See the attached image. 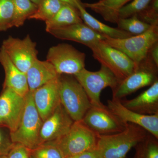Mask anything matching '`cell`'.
Masks as SVG:
<instances>
[{
    "instance_id": "ffe728a7",
    "label": "cell",
    "mask_w": 158,
    "mask_h": 158,
    "mask_svg": "<svg viewBox=\"0 0 158 158\" xmlns=\"http://www.w3.org/2000/svg\"><path fill=\"white\" fill-rule=\"evenodd\" d=\"M81 2L78 4V9L83 22L95 32L105 37L114 39H122L133 36L132 34L118 28L112 27L96 19L89 14Z\"/></svg>"
},
{
    "instance_id": "d6986e66",
    "label": "cell",
    "mask_w": 158,
    "mask_h": 158,
    "mask_svg": "<svg viewBox=\"0 0 158 158\" xmlns=\"http://www.w3.org/2000/svg\"><path fill=\"white\" fill-rule=\"evenodd\" d=\"M29 91L33 92L37 88L56 78L58 74L50 62L37 59L26 73Z\"/></svg>"
},
{
    "instance_id": "e0dca14e",
    "label": "cell",
    "mask_w": 158,
    "mask_h": 158,
    "mask_svg": "<svg viewBox=\"0 0 158 158\" xmlns=\"http://www.w3.org/2000/svg\"><path fill=\"white\" fill-rule=\"evenodd\" d=\"M0 63L2 65L6 75L4 88H10L25 97L29 92L27 76L13 64L2 48H0Z\"/></svg>"
},
{
    "instance_id": "d590c367",
    "label": "cell",
    "mask_w": 158,
    "mask_h": 158,
    "mask_svg": "<svg viewBox=\"0 0 158 158\" xmlns=\"http://www.w3.org/2000/svg\"><path fill=\"white\" fill-rule=\"evenodd\" d=\"M33 2L35 3V4L37 5L38 6V4L40 2V0H31Z\"/></svg>"
},
{
    "instance_id": "cb8c5ba5",
    "label": "cell",
    "mask_w": 158,
    "mask_h": 158,
    "mask_svg": "<svg viewBox=\"0 0 158 158\" xmlns=\"http://www.w3.org/2000/svg\"><path fill=\"white\" fill-rule=\"evenodd\" d=\"M65 4L60 0H40L36 11L29 18L46 22L53 17Z\"/></svg>"
},
{
    "instance_id": "7402d4cb",
    "label": "cell",
    "mask_w": 158,
    "mask_h": 158,
    "mask_svg": "<svg viewBox=\"0 0 158 158\" xmlns=\"http://www.w3.org/2000/svg\"><path fill=\"white\" fill-rule=\"evenodd\" d=\"M45 23L47 32L51 29L63 27L83 21L78 9L65 3L53 17Z\"/></svg>"
},
{
    "instance_id": "5bb4252c",
    "label": "cell",
    "mask_w": 158,
    "mask_h": 158,
    "mask_svg": "<svg viewBox=\"0 0 158 158\" xmlns=\"http://www.w3.org/2000/svg\"><path fill=\"white\" fill-rule=\"evenodd\" d=\"M60 76L31 92L34 105L43 121L52 115L60 104Z\"/></svg>"
},
{
    "instance_id": "7a4b0ae2",
    "label": "cell",
    "mask_w": 158,
    "mask_h": 158,
    "mask_svg": "<svg viewBox=\"0 0 158 158\" xmlns=\"http://www.w3.org/2000/svg\"><path fill=\"white\" fill-rule=\"evenodd\" d=\"M105 37L103 40L105 43L126 55L137 68L147 58L153 45L158 42V23L152 25L142 34L127 38L114 39Z\"/></svg>"
},
{
    "instance_id": "ac0fdd59",
    "label": "cell",
    "mask_w": 158,
    "mask_h": 158,
    "mask_svg": "<svg viewBox=\"0 0 158 158\" xmlns=\"http://www.w3.org/2000/svg\"><path fill=\"white\" fill-rule=\"evenodd\" d=\"M125 107L143 115L158 114V80L149 88L131 100H120Z\"/></svg>"
},
{
    "instance_id": "4316f807",
    "label": "cell",
    "mask_w": 158,
    "mask_h": 158,
    "mask_svg": "<svg viewBox=\"0 0 158 158\" xmlns=\"http://www.w3.org/2000/svg\"><path fill=\"white\" fill-rule=\"evenodd\" d=\"M14 5L12 0H0V32L13 27Z\"/></svg>"
},
{
    "instance_id": "83f0119b",
    "label": "cell",
    "mask_w": 158,
    "mask_h": 158,
    "mask_svg": "<svg viewBox=\"0 0 158 158\" xmlns=\"http://www.w3.org/2000/svg\"><path fill=\"white\" fill-rule=\"evenodd\" d=\"M31 158H64L59 148L52 142L40 144L31 150Z\"/></svg>"
},
{
    "instance_id": "e575fe53",
    "label": "cell",
    "mask_w": 158,
    "mask_h": 158,
    "mask_svg": "<svg viewBox=\"0 0 158 158\" xmlns=\"http://www.w3.org/2000/svg\"><path fill=\"white\" fill-rule=\"evenodd\" d=\"M63 2L68 4L70 6H73L77 9L78 4L81 2V0H60Z\"/></svg>"
},
{
    "instance_id": "277c9868",
    "label": "cell",
    "mask_w": 158,
    "mask_h": 158,
    "mask_svg": "<svg viewBox=\"0 0 158 158\" xmlns=\"http://www.w3.org/2000/svg\"><path fill=\"white\" fill-rule=\"evenodd\" d=\"M70 76H60V103L74 121H81L92 105L81 84Z\"/></svg>"
},
{
    "instance_id": "5b68a950",
    "label": "cell",
    "mask_w": 158,
    "mask_h": 158,
    "mask_svg": "<svg viewBox=\"0 0 158 158\" xmlns=\"http://www.w3.org/2000/svg\"><path fill=\"white\" fill-rule=\"evenodd\" d=\"M98 135L81 120L74 121L64 135L50 141L59 148L64 158L96 149Z\"/></svg>"
},
{
    "instance_id": "1f68e13d",
    "label": "cell",
    "mask_w": 158,
    "mask_h": 158,
    "mask_svg": "<svg viewBox=\"0 0 158 158\" xmlns=\"http://www.w3.org/2000/svg\"><path fill=\"white\" fill-rule=\"evenodd\" d=\"M14 144L11 141L10 135H8L0 128V156H7Z\"/></svg>"
},
{
    "instance_id": "4dcf8cb0",
    "label": "cell",
    "mask_w": 158,
    "mask_h": 158,
    "mask_svg": "<svg viewBox=\"0 0 158 158\" xmlns=\"http://www.w3.org/2000/svg\"><path fill=\"white\" fill-rule=\"evenodd\" d=\"M7 156L8 158H31V150L23 144L14 143Z\"/></svg>"
},
{
    "instance_id": "d6a6232c",
    "label": "cell",
    "mask_w": 158,
    "mask_h": 158,
    "mask_svg": "<svg viewBox=\"0 0 158 158\" xmlns=\"http://www.w3.org/2000/svg\"><path fill=\"white\" fill-rule=\"evenodd\" d=\"M148 56L156 66L158 67V42L154 44L150 49Z\"/></svg>"
},
{
    "instance_id": "7c38bea8",
    "label": "cell",
    "mask_w": 158,
    "mask_h": 158,
    "mask_svg": "<svg viewBox=\"0 0 158 158\" xmlns=\"http://www.w3.org/2000/svg\"><path fill=\"white\" fill-rule=\"evenodd\" d=\"M25 104V97L12 89L4 88L0 95V126L14 131L20 122Z\"/></svg>"
},
{
    "instance_id": "4fadbf2b",
    "label": "cell",
    "mask_w": 158,
    "mask_h": 158,
    "mask_svg": "<svg viewBox=\"0 0 158 158\" xmlns=\"http://www.w3.org/2000/svg\"><path fill=\"white\" fill-rule=\"evenodd\" d=\"M107 107L122 121L139 126L158 139V114L143 115L127 109L119 100L112 98L108 101Z\"/></svg>"
},
{
    "instance_id": "52a82bcc",
    "label": "cell",
    "mask_w": 158,
    "mask_h": 158,
    "mask_svg": "<svg viewBox=\"0 0 158 158\" xmlns=\"http://www.w3.org/2000/svg\"><path fill=\"white\" fill-rule=\"evenodd\" d=\"M90 49L94 59L110 69L120 82L137 68L134 62L126 55L105 43L103 40Z\"/></svg>"
},
{
    "instance_id": "9a60e30c",
    "label": "cell",
    "mask_w": 158,
    "mask_h": 158,
    "mask_svg": "<svg viewBox=\"0 0 158 158\" xmlns=\"http://www.w3.org/2000/svg\"><path fill=\"white\" fill-rule=\"evenodd\" d=\"M74 122L60 103L43 123L40 133L41 144L61 138L68 131Z\"/></svg>"
},
{
    "instance_id": "d4e9b609",
    "label": "cell",
    "mask_w": 158,
    "mask_h": 158,
    "mask_svg": "<svg viewBox=\"0 0 158 158\" xmlns=\"http://www.w3.org/2000/svg\"><path fill=\"white\" fill-rule=\"evenodd\" d=\"M135 147L134 158H158V139L149 133Z\"/></svg>"
},
{
    "instance_id": "f546056e",
    "label": "cell",
    "mask_w": 158,
    "mask_h": 158,
    "mask_svg": "<svg viewBox=\"0 0 158 158\" xmlns=\"http://www.w3.org/2000/svg\"><path fill=\"white\" fill-rule=\"evenodd\" d=\"M137 16L141 21L150 25L158 23V0H152L146 9Z\"/></svg>"
},
{
    "instance_id": "6da1fadb",
    "label": "cell",
    "mask_w": 158,
    "mask_h": 158,
    "mask_svg": "<svg viewBox=\"0 0 158 158\" xmlns=\"http://www.w3.org/2000/svg\"><path fill=\"white\" fill-rule=\"evenodd\" d=\"M148 132L143 128L128 123L122 131L98 135L96 148L98 158H125L130 150L143 140Z\"/></svg>"
},
{
    "instance_id": "8d00e7d4",
    "label": "cell",
    "mask_w": 158,
    "mask_h": 158,
    "mask_svg": "<svg viewBox=\"0 0 158 158\" xmlns=\"http://www.w3.org/2000/svg\"><path fill=\"white\" fill-rule=\"evenodd\" d=\"M0 158H7V156H0Z\"/></svg>"
},
{
    "instance_id": "484cf974",
    "label": "cell",
    "mask_w": 158,
    "mask_h": 158,
    "mask_svg": "<svg viewBox=\"0 0 158 158\" xmlns=\"http://www.w3.org/2000/svg\"><path fill=\"white\" fill-rule=\"evenodd\" d=\"M116 23L118 28L133 35H139L146 32L152 26L139 19L137 15L127 18H119Z\"/></svg>"
},
{
    "instance_id": "603a6c76",
    "label": "cell",
    "mask_w": 158,
    "mask_h": 158,
    "mask_svg": "<svg viewBox=\"0 0 158 158\" xmlns=\"http://www.w3.org/2000/svg\"><path fill=\"white\" fill-rule=\"evenodd\" d=\"M14 5L13 27H19L27 19L34 14L37 9V5L31 0H12Z\"/></svg>"
},
{
    "instance_id": "ba28073f",
    "label": "cell",
    "mask_w": 158,
    "mask_h": 158,
    "mask_svg": "<svg viewBox=\"0 0 158 158\" xmlns=\"http://www.w3.org/2000/svg\"><path fill=\"white\" fill-rule=\"evenodd\" d=\"M86 55L68 44H59L49 49L46 60L59 75L74 76L85 68Z\"/></svg>"
},
{
    "instance_id": "2e32d148",
    "label": "cell",
    "mask_w": 158,
    "mask_h": 158,
    "mask_svg": "<svg viewBox=\"0 0 158 158\" xmlns=\"http://www.w3.org/2000/svg\"><path fill=\"white\" fill-rule=\"evenodd\" d=\"M47 32L58 39L79 43L90 48L106 38L105 36L95 32L84 23L51 29Z\"/></svg>"
},
{
    "instance_id": "8fae6325",
    "label": "cell",
    "mask_w": 158,
    "mask_h": 158,
    "mask_svg": "<svg viewBox=\"0 0 158 158\" xmlns=\"http://www.w3.org/2000/svg\"><path fill=\"white\" fill-rule=\"evenodd\" d=\"M88 127L98 135H109L122 131L127 123L122 121L107 106H91L82 119Z\"/></svg>"
},
{
    "instance_id": "836d02e7",
    "label": "cell",
    "mask_w": 158,
    "mask_h": 158,
    "mask_svg": "<svg viewBox=\"0 0 158 158\" xmlns=\"http://www.w3.org/2000/svg\"><path fill=\"white\" fill-rule=\"evenodd\" d=\"M66 158H98L96 150L89 151Z\"/></svg>"
},
{
    "instance_id": "44dd1931",
    "label": "cell",
    "mask_w": 158,
    "mask_h": 158,
    "mask_svg": "<svg viewBox=\"0 0 158 158\" xmlns=\"http://www.w3.org/2000/svg\"><path fill=\"white\" fill-rule=\"evenodd\" d=\"M132 0H99L94 3H83L85 9L101 15L106 21L117 23L118 19V13L119 9Z\"/></svg>"
},
{
    "instance_id": "30bf717a",
    "label": "cell",
    "mask_w": 158,
    "mask_h": 158,
    "mask_svg": "<svg viewBox=\"0 0 158 158\" xmlns=\"http://www.w3.org/2000/svg\"><path fill=\"white\" fill-rule=\"evenodd\" d=\"M36 47L37 43L32 40L28 34L23 39L9 36L3 41L1 48L17 68L26 74L38 59Z\"/></svg>"
},
{
    "instance_id": "3957f363",
    "label": "cell",
    "mask_w": 158,
    "mask_h": 158,
    "mask_svg": "<svg viewBox=\"0 0 158 158\" xmlns=\"http://www.w3.org/2000/svg\"><path fill=\"white\" fill-rule=\"evenodd\" d=\"M43 123L34 105L32 92L29 91L25 97V104L18 127L9 133L13 143L24 145L31 150L41 144L40 133Z\"/></svg>"
},
{
    "instance_id": "f1b7e54d",
    "label": "cell",
    "mask_w": 158,
    "mask_h": 158,
    "mask_svg": "<svg viewBox=\"0 0 158 158\" xmlns=\"http://www.w3.org/2000/svg\"><path fill=\"white\" fill-rule=\"evenodd\" d=\"M152 0H132L119 9V18H127L138 15L146 9Z\"/></svg>"
},
{
    "instance_id": "9c48e42d",
    "label": "cell",
    "mask_w": 158,
    "mask_h": 158,
    "mask_svg": "<svg viewBox=\"0 0 158 158\" xmlns=\"http://www.w3.org/2000/svg\"><path fill=\"white\" fill-rule=\"evenodd\" d=\"M158 68L148 56L132 73L112 90L113 98L120 100L141 88L151 86L158 81Z\"/></svg>"
},
{
    "instance_id": "8992f818",
    "label": "cell",
    "mask_w": 158,
    "mask_h": 158,
    "mask_svg": "<svg viewBox=\"0 0 158 158\" xmlns=\"http://www.w3.org/2000/svg\"><path fill=\"white\" fill-rule=\"evenodd\" d=\"M73 76L85 90L92 106L99 107L106 106L101 101L102 90L107 87L113 90L120 82L110 69L102 65L97 71H90L85 68Z\"/></svg>"
}]
</instances>
